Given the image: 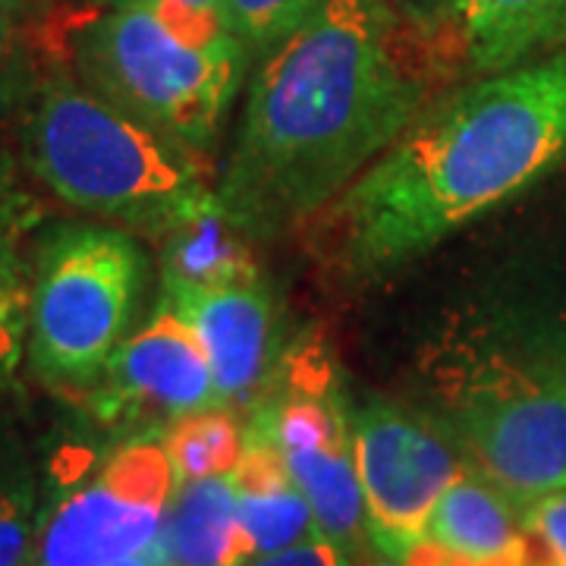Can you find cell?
<instances>
[{"instance_id":"obj_10","label":"cell","mask_w":566,"mask_h":566,"mask_svg":"<svg viewBox=\"0 0 566 566\" xmlns=\"http://www.w3.org/2000/svg\"><path fill=\"white\" fill-rule=\"evenodd\" d=\"M104 387V412L151 409L174 422L221 406L214 371L196 331L167 305H158L155 318L111 356Z\"/></svg>"},{"instance_id":"obj_15","label":"cell","mask_w":566,"mask_h":566,"mask_svg":"<svg viewBox=\"0 0 566 566\" xmlns=\"http://www.w3.org/2000/svg\"><path fill=\"white\" fill-rule=\"evenodd\" d=\"M252 271L259 268L245 249V237L227 221L214 192L164 237L161 281L208 286Z\"/></svg>"},{"instance_id":"obj_2","label":"cell","mask_w":566,"mask_h":566,"mask_svg":"<svg viewBox=\"0 0 566 566\" xmlns=\"http://www.w3.org/2000/svg\"><path fill=\"white\" fill-rule=\"evenodd\" d=\"M566 158V51L424 104L331 208L337 264L371 277L428 252Z\"/></svg>"},{"instance_id":"obj_19","label":"cell","mask_w":566,"mask_h":566,"mask_svg":"<svg viewBox=\"0 0 566 566\" xmlns=\"http://www.w3.org/2000/svg\"><path fill=\"white\" fill-rule=\"evenodd\" d=\"M29 0H0V107L29 85Z\"/></svg>"},{"instance_id":"obj_7","label":"cell","mask_w":566,"mask_h":566,"mask_svg":"<svg viewBox=\"0 0 566 566\" xmlns=\"http://www.w3.org/2000/svg\"><path fill=\"white\" fill-rule=\"evenodd\" d=\"M353 453L365 494L368 538L381 554L406 560L444 491L465 472L447 422L394 400L349 409Z\"/></svg>"},{"instance_id":"obj_8","label":"cell","mask_w":566,"mask_h":566,"mask_svg":"<svg viewBox=\"0 0 566 566\" xmlns=\"http://www.w3.org/2000/svg\"><path fill=\"white\" fill-rule=\"evenodd\" d=\"M177 475L158 441L120 447L88 485L54 506L35 566H107L161 535Z\"/></svg>"},{"instance_id":"obj_4","label":"cell","mask_w":566,"mask_h":566,"mask_svg":"<svg viewBox=\"0 0 566 566\" xmlns=\"http://www.w3.org/2000/svg\"><path fill=\"white\" fill-rule=\"evenodd\" d=\"M20 136L22 161L44 189L139 233L167 237L214 192L199 158L63 70L32 88Z\"/></svg>"},{"instance_id":"obj_25","label":"cell","mask_w":566,"mask_h":566,"mask_svg":"<svg viewBox=\"0 0 566 566\" xmlns=\"http://www.w3.org/2000/svg\"><path fill=\"white\" fill-rule=\"evenodd\" d=\"M107 566H174V560H170L167 542H164L161 535H158L151 545L142 547L139 554H133V557H123V560H117V564H107Z\"/></svg>"},{"instance_id":"obj_17","label":"cell","mask_w":566,"mask_h":566,"mask_svg":"<svg viewBox=\"0 0 566 566\" xmlns=\"http://www.w3.org/2000/svg\"><path fill=\"white\" fill-rule=\"evenodd\" d=\"M327 0H227L223 17L249 57H262L290 32H296Z\"/></svg>"},{"instance_id":"obj_14","label":"cell","mask_w":566,"mask_h":566,"mask_svg":"<svg viewBox=\"0 0 566 566\" xmlns=\"http://www.w3.org/2000/svg\"><path fill=\"white\" fill-rule=\"evenodd\" d=\"M161 538L174 566H245L255 560L230 475H211L177 488Z\"/></svg>"},{"instance_id":"obj_11","label":"cell","mask_w":566,"mask_h":566,"mask_svg":"<svg viewBox=\"0 0 566 566\" xmlns=\"http://www.w3.org/2000/svg\"><path fill=\"white\" fill-rule=\"evenodd\" d=\"M406 566H523V513L465 469L434 504Z\"/></svg>"},{"instance_id":"obj_22","label":"cell","mask_w":566,"mask_h":566,"mask_svg":"<svg viewBox=\"0 0 566 566\" xmlns=\"http://www.w3.org/2000/svg\"><path fill=\"white\" fill-rule=\"evenodd\" d=\"M245 566H353V557L340 545H334L331 538L318 535V538H308L300 545L283 547L277 554L255 557Z\"/></svg>"},{"instance_id":"obj_5","label":"cell","mask_w":566,"mask_h":566,"mask_svg":"<svg viewBox=\"0 0 566 566\" xmlns=\"http://www.w3.org/2000/svg\"><path fill=\"white\" fill-rule=\"evenodd\" d=\"M444 422L520 513L566 488V327L475 337L434 368Z\"/></svg>"},{"instance_id":"obj_16","label":"cell","mask_w":566,"mask_h":566,"mask_svg":"<svg viewBox=\"0 0 566 566\" xmlns=\"http://www.w3.org/2000/svg\"><path fill=\"white\" fill-rule=\"evenodd\" d=\"M161 444L180 488L211 475H230L243 457L245 431L223 406H218L174 419L164 431Z\"/></svg>"},{"instance_id":"obj_26","label":"cell","mask_w":566,"mask_h":566,"mask_svg":"<svg viewBox=\"0 0 566 566\" xmlns=\"http://www.w3.org/2000/svg\"><path fill=\"white\" fill-rule=\"evenodd\" d=\"M92 3H102V7H117V3H180V7H189V10H202V13L223 17V3L227 0H92Z\"/></svg>"},{"instance_id":"obj_24","label":"cell","mask_w":566,"mask_h":566,"mask_svg":"<svg viewBox=\"0 0 566 566\" xmlns=\"http://www.w3.org/2000/svg\"><path fill=\"white\" fill-rule=\"evenodd\" d=\"M25 545H29L25 513L13 497L0 494V566H22Z\"/></svg>"},{"instance_id":"obj_20","label":"cell","mask_w":566,"mask_h":566,"mask_svg":"<svg viewBox=\"0 0 566 566\" xmlns=\"http://www.w3.org/2000/svg\"><path fill=\"white\" fill-rule=\"evenodd\" d=\"M39 218L32 196L0 186V290H22L20 245Z\"/></svg>"},{"instance_id":"obj_21","label":"cell","mask_w":566,"mask_h":566,"mask_svg":"<svg viewBox=\"0 0 566 566\" xmlns=\"http://www.w3.org/2000/svg\"><path fill=\"white\" fill-rule=\"evenodd\" d=\"M387 3L424 41L444 39L453 32L457 0H387Z\"/></svg>"},{"instance_id":"obj_9","label":"cell","mask_w":566,"mask_h":566,"mask_svg":"<svg viewBox=\"0 0 566 566\" xmlns=\"http://www.w3.org/2000/svg\"><path fill=\"white\" fill-rule=\"evenodd\" d=\"M161 305L196 331L221 406L259 400L281 365L274 296L259 271L208 286L161 281Z\"/></svg>"},{"instance_id":"obj_1","label":"cell","mask_w":566,"mask_h":566,"mask_svg":"<svg viewBox=\"0 0 566 566\" xmlns=\"http://www.w3.org/2000/svg\"><path fill=\"white\" fill-rule=\"evenodd\" d=\"M387 0H327L259 57L214 186L245 240H271L340 199L428 104Z\"/></svg>"},{"instance_id":"obj_18","label":"cell","mask_w":566,"mask_h":566,"mask_svg":"<svg viewBox=\"0 0 566 566\" xmlns=\"http://www.w3.org/2000/svg\"><path fill=\"white\" fill-rule=\"evenodd\" d=\"M523 566H566V488L523 510Z\"/></svg>"},{"instance_id":"obj_13","label":"cell","mask_w":566,"mask_h":566,"mask_svg":"<svg viewBox=\"0 0 566 566\" xmlns=\"http://www.w3.org/2000/svg\"><path fill=\"white\" fill-rule=\"evenodd\" d=\"M230 479L240 497V523L255 547V557L277 554L283 547L322 535L315 510L274 447L245 438L243 457Z\"/></svg>"},{"instance_id":"obj_12","label":"cell","mask_w":566,"mask_h":566,"mask_svg":"<svg viewBox=\"0 0 566 566\" xmlns=\"http://www.w3.org/2000/svg\"><path fill=\"white\" fill-rule=\"evenodd\" d=\"M450 39L472 73H504L564 51L566 0H457Z\"/></svg>"},{"instance_id":"obj_23","label":"cell","mask_w":566,"mask_h":566,"mask_svg":"<svg viewBox=\"0 0 566 566\" xmlns=\"http://www.w3.org/2000/svg\"><path fill=\"white\" fill-rule=\"evenodd\" d=\"M29 315V303L22 290H0V371H7L20 356L22 327Z\"/></svg>"},{"instance_id":"obj_27","label":"cell","mask_w":566,"mask_h":566,"mask_svg":"<svg viewBox=\"0 0 566 566\" xmlns=\"http://www.w3.org/2000/svg\"><path fill=\"white\" fill-rule=\"evenodd\" d=\"M365 566H406L403 560H394V557H387V554H381V557H371Z\"/></svg>"},{"instance_id":"obj_6","label":"cell","mask_w":566,"mask_h":566,"mask_svg":"<svg viewBox=\"0 0 566 566\" xmlns=\"http://www.w3.org/2000/svg\"><path fill=\"white\" fill-rule=\"evenodd\" d=\"M145 286V255L126 230L63 227L41 245L29 290V359L54 387H95Z\"/></svg>"},{"instance_id":"obj_3","label":"cell","mask_w":566,"mask_h":566,"mask_svg":"<svg viewBox=\"0 0 566 566\" xmlns=\"http://www.w3.org/2000/svg\"><path fill=\"white\" fill-rule=\"evenodd\" d=\"M70 76L202 161L221 139L249 51L218 13L92 3L61 32Z\"/></svg>"}]
</instances>
